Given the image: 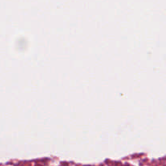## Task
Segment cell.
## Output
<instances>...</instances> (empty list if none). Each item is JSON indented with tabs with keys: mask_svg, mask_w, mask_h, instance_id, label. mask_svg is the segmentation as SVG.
<instances>
[]
</instances>
